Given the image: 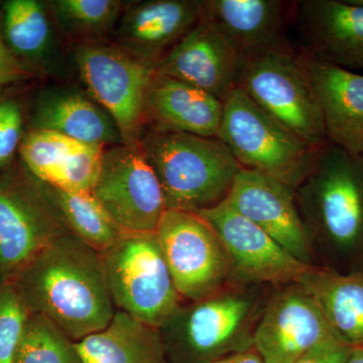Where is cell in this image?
Masks as SVG:
<instances>
[{"label": "cell", "mask_w": 363, "mask_h": 363, "mask_svg": "<svg viewBox=\"0 0 363 363\" xmlns=\"http://www.w3.org/2000/svg\"><path fill=\"white\" fill-rule=\"evenodd\" d=\"M30 313L74 341L101 331L116 313L101 252L70 233L57 238L11 281Z\"/></svg>", "instance_id": "obj_1"}, {"label": "cell", "mask_w": 363, "mask_h": 363, "mask_svg": "<svg viewBox=\"0 0 363 363\" xmlns=\"http://www.w3.org/2000/svg\"><path fill=\"white\" fill-rule=\"evenodd\" d=\"M214 363H264L255 348L234 353Z\"/></svg>", "instance_id": "obj_33"}, {"label": "cell", "mask_w": 363, "mask_h": 363, "mask_svg": "<svg viewBox=\"0 0 363 363\" xmlns=\"http://www.w3.org/2000/svg\"><path fill=\"white\" fill-rule=\"evenodd\" d=\"M362 157H363V155H362Z\"/></svg>", "instance_id": "obj_36"}, {"label": "cell", "mask_w": 363, "mask_h": 363, "mask_svg": "<svg viewBox=\"0 0 363 363\" xmlns=\"http://www.w3.org/2000/svg\"><path fill=\"white\" fill-rule=\"evenodd\" d=\"M0 30L11 54L35 77L61 75V35L52 21L47 2H0Z\"/></svg>", "instance_id": "obj_22"}, {"label": "cell", "mask_w": 363, "mask_h": 363, "mask_svg": "<svg viewBox=\"0 0 363 363\" xmlns=\"http://www.w3.org/2000/svg\"><path fill=\"white\" fill-rule=\"evenodd\" d=\"M274 288L231 278L219 290L184 302L160 327L169 363H214L252 347Z\"/></svg>", "instance_id": "obj_3"}, {"label": "cell", "mask_w": 363, "mask_h": 363, "mask_svg": "<svg viewBox=\"0 0 363 363\" xmlns=\"http://www.w3.org/2000/svg\"><path fill=\"white\" fill-rule=\"evenodd\" d=\"M105 149L54 131L28 130L18 159L43 183L66 190L92 192Z\"/></svg>", "instance_id": "obj_20"}, {"label": "cell", "mask_w": 363, "mask_h": 363, "mask_svg": "<svg viewBox=\"0 0 363 363\" xmlns=\"http://www.w3.org/2000/svg\"><path fill=\"white\" fill-rule=\"evenodd\" d=\"M30 314L13 284L0 281V363H13Z\"/></svg>", "instance_id": "obj_29"}, {"label": "cell", "mask_w": 363, "mask_h": 363, "mask_svg": "<svg viewBox=\"0 0 363 363\" xmlns=\"http://www.w3.org/2000/svg\"><path fill=\"white\" fill-rule=\"evenodd\" d=\"M198 214L221 240L230 259L234 278L279 288L298 283L301 277L314 267L294 257L226 201Z\"/></svg>", "instance_id": "obj_13"}, {"label": "cell", "mask_w": 363, "mask_h": 363, "mask_svg": "<svg viewBox=\"0 0 363 363\" xmlns=\"http://www.w3.org/2000/svg\"><path fill=\"white\" fill-rule=\"evenodd\" d=\"M346 363H363V347H352Z\"/></svg>", "instance_id": "obj_34"}, {"label": "cell", "mask_w": 363, "mask_h": 363, "mask_svg": "<svg viewBox=\"0 0 363 363\" xmlns=\"http://www.w3.org/2000/svg\"><path fill=\"white\" fill-rule=\"evenodd\" d=\"M156 233L184 302L206 297L233 278L225 248L214 229L199 214L166 210Z\"/></svg>", "instance_id": "obj_10"}, {"label": "cell", "mask_w": 363, "mask_h": 363, "mask_svg": "<svg viewBox=\"0 0 363 363\" xmlns=\"http://www.w3.org/2000/svg\"><path fill=\"white\" fill-rule=\"evenodd\" d=\"M67 233L39 180L14 162L0 175V281H13Z\"/></svg>", "instance_id": "obj_9"}, {"label": "cell", "mask_w": 363, "mask_h": 363, "mask_svg": "<svg viewBox=\"0 0 363 363\" xmlns=\"http://www.w3.org/2000/svg\"><path fill=\"white\" fill-rule=\"evenodd\" d=\"M28 130L54 131L89 145L109 147L123 143L113 118L77 88L49 86L33 97Z\"/></svg>", "instance_id": "obj_21"}, {"label": "cell", "mask_w": 363, "mask_h": 363, "mask_svg": "<svg viewBox=\"0 0 363 363\" xmlns=\"http://www.w3.org/2000/svg\"><path fill=\"white\" fill-rule=\"evenodd\" d=\"M352 347L342 342L325 344L315 348L295 363H346Z\"/></svg>", "instance_id": "obj_32"}, {"label": "cell", "mask_w": 363, "mask_h": 363, "mask_svg": "<svg viewBox=\"0 0 363 363\" xmlns=\"http://www.w3.org/2000/svg\"><path fill=\"white\" fill-rule=\"evenodd\" d=\"M35 77L11 54L0 30V97L7 89Z\"/></svg>", "instance_id": "obj_31"}, {"label": "cell", "mask_w": 363, "mask_h": 363, "mask_svg": "<svg viewBox=\"0 0 363 363\" xmlns=\"http://www.w3.org/2000/svg\"><path fill=\"white\" fill-rule=\"evenodd\" d=\"M223 102L195 86L155 74L147 95V128L218 138Z\"/></svg>", "instance_id": "obj_23"}, {"label": "cell", "mask_w": 363, "mask_h": 363, "mask_svg": "<svg viewBox=\"0 0 363 363\" xmlns=\"http://www.w3.org/2000/svg\"><path fill=\"white\" fill-rule=\"evenodd\" d=\"M238 88L308 147L319 150L329 143L316 97L291 44L242 63Z\"/></svg>", "instance_id": "obj_7"}, {"label": "cell", "mask_w": 363, "mask_h": 363, "mask_svg": "<svg viewBox=\"0 0 363 363\" xmlns=\"http://www.w3.org/2000/svg\"><path fill=\"white\" fill-rule=\"evenodd\" d=\"M225 201L294 257L308 266H319L298 214L294 188L259 172L241 168Z\"/></svg>", "instance_id": "obj_14"}, {"label": "cell", "mask_w": 363, "mask_h": 363, "mask_svg": "<svg viewBox=\"0 0 363 363\" xmlns=\"http://www.w3.org/2000/svg\"><path fill=\"white\" fill-rule=\"evenodd\" d=\"M204 0L126 4L111 42L156 65L203 20Z\"/></svg>", "instance_id": "obj_16"}, {"label": "cell", "mask_w": 363, "mask_h": 363, "mask_svg": "<svg viewBox=\"0 0 363 363\" xmlns=\"http://www.w3.org/2000/svg\"><path fill=\"white\" fill-rule=\"evenodd\" d=\"M344 341L298 283L272 290L255 327L252 347L264 363H295L325 344Z\"/></svg>", "instance_id": "obj_12"}, {"label": "cell", "mask_w": 363, "mask_h": 363, "mask_svg": "<svg viewBox=\"0 0 363 363\" xmlns=\"http://www.w3.org/2000/svg\"><path fill=\"white\" fill-rule=\"evenodd\" d=\"M83 363H169L159 328L116 310L101 331L78 341Z\"/></svg>", "instance_id": "obj_25"}, {"label": "cell", "mask_w": 363, "mask_h": 363, "mask_svg": "<svg viewBox=\"0 0 363 363\" xmlns=\"http://www.w3.org/2000/svg\"><path fill=\"white\" fill-rule=\"evenodd\" d=\"M138 143L159 179L167 210L198 213L217 206L241 169L218 138L147 128Z\"/></svg>", "instance_id": "obj_4"}, {"label": "cell", "mask_w": 363, "mask_h": 363, "mask_svg": "<svg viewBox=\"0 0 363 363\" xmlns=\"http://www.w3.org/2000/svg\"><path fill=\"white\" fill-rule=\"evenodd\" d=\"M101 255L111 300L118 311L160 328L183 304L156 231H123Z\"/></svg>", "instance_id": "obj_5"}, {"label": "cell", "mask_w": 363, "mask_h": 363, "mask_svg": "<svg viewBox=\"0 0 363 363\" xmlns=\"http://www.w3.org/2000/svg\"><path fill=\"white\" fill-rule=\"evenodd\" d=\"M28 125V109L16 95L0 97V175L16 162Z\"/></svg>", "instance_id": "obj_30"}, {"label": "cell", "mask_w": 363, "mask_h": 363, "mask_svg": "<svg viewBox=\"0 0 363 363\" xmlns=\"http://www.w3.org/2000/svg\"><path fill=\"white\" fill-rule=\"evenodd\" d=\"M323 117L329 143L363 155V75L297 51Z\"/></svg>", "instance_id": "obj_18"}, {"label": "cell", "mask_w": 363, "mask_h": 363, "mask_svg": "<svg viewBox=\"0 0 363 363\" xmlns=\"http://www.w3.org/2000/svg\"><path fill=\"white\" fill-rule=\"evenodd\" d=\"M241 65L230 45L203 18L157 64V72L223 102L238 88Z\"/></svg>", "instance_id": "obj_19"}, {"label": "cell", "mask_w": 363, "mask_h": 363, "mask_svg": "<svg viewBox=\"0 0 363 363\" xmlns=\"http://www.w3.org/2000/svg\"><path fill=\"white\" fill-rule=\"evenodd\" d=\"M333 331L351 347H363V269L340 272L314 266L298 281Z\"/></svg>", "instance_id": "obj_24"}, {"label": "cell", "mask_w": 363, "mask_h": 363, "mask_svg": "<svg viewBox=\"0 0 363 363\" xmlns=\"http://www.w3.org/2000/svg\"><path fill=\"white\" fill-rule=\"evenodd\" d=\"M92 194L116 226L128 233H155L167 210L159 179L138 143L104 150Z\"/></svg>", "instance_id": "obj_11"}, {"label": "cell", "mask_w": 363, "mask_h": 363, "mask_svg": "<svg viewBox=\"0 0 363 363\" xmlns=\"http://www.w3.org/2000/svg\"><path fill=\"white\" fill-rule=\"evenodd\" d=\"M298 214L323 267L363 269V157L329 143L294 188ZM317 257V255H316Z\"/></svg>", "instance_id": "obj_2"}, {"label": "cell", "mask_w": 363, "mask_h": 363, "mask_svg": "<svg viewBox=\"0 0 363 363\" xmlns=\"http://www.w3.org/2000/svg\"><path fill=\"white\" fill-rule=\"evenodd\" d=\"M292 6L283 0H204L203 18L245 63L291 44Z\"/></svg>", "instance_id": "obj_17"}, {"label": "cell", "mask_w": 363, "mask_h": 363, "mask_svg": "<svg viewBox=\"0 0 363 363\" xmlns=\"http://www.w3.org/2000/svg\"><path fill=\"white\" fill-rule=\"evenodd\" d=\"M351 2L355 4H359V6H363V0H350Z\"/></svg>", "instance_id": "obj_35"}, {"label": "cell", "mask_w": 363, "mask_h": 363, "mask_svg": "<svg viewBox=\"0 0 363 363\" xmlns=\"http://www.w3.org/2000/svg\"><path fill=\"white\" fill-rule=\"evenodd\" d=\"M13 363H83L77 342L49 318L30 313Z\"/></svg>", "instance_id": "obj_28"}, {"label": "cell", "mask_w": 363, "mask_h": 363, "mask_svg": "<svg viewBox=\"0 0 363 363\" xmlns=\"http://www.w3.org/2000/svg\"><path fill=\"white\" fill-rule=\"evenodd\" d=\"M240 168L259 172L296 188L311 167L313 150L235 88L223 101L218 135Z\"/></svg>", "instance_id": "obj_6"}, {"label": "cell", "mask_w": 363, "mask_h": 363, "mask_svg": "<svg viewBox=\"0 0 363 363\" xmlns=\"http://www.w3.org/2000/svg\"><path fill=\"white\" fill-rule=\"evenodd\" d=\"M50 13L61 37L74 45L111 42L128 2L121 0H51Z\"/></svg>", "instance_id": "obj_27"}, {"label": "cell", "mask_w": 363, "mask_h": 363, "mask_svg": "<svg viewBox=\"0 0 363 363\" xmlns=\"http://www.w3.org/2000/svg\"><path fill=\"white\" fill-rule=\"evenodd\" d=\"M39 182L67 231L97 252L111 247L123 233L92 192L66 190Z\"/></svg>", "instance_id": "obj_26"}, {"label": "cell", "mask_w": 363, "mask_h": 363, "mask_svg": "<svg viewBox=\"0 0 363 363\" xmlns=\"http://www.w3.org/2000/svg\"><path fill=\"white\" fill-rule=\"evenodd\" d=\"M73 60L88 94L113 118L123 143L136 145L147 128V95L156 65L112 42L74 45Z\"/></svg>", "instance_id": "obj_8"}, {"label": "cell", "mask_w": 363, "mask_h": 363, "mask_svg": "<svg viewBox=\"0 0 363 363\" xmlns=\"http://www.w3.org/2000/svg\"><path fill=\"white\" fill-rule=\"evenodd\" d=\"M300 52L341 68L363 69V6L350 0L293 1Z\"/></svg>", "instance_id": "obj_15"}]
</instances>
